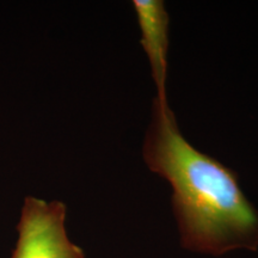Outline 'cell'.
I'll list each match as a JSON object with an SVG mask.
<instances>
[{
    "mask_svg": "<svg viewBox=\"0 0 258 258\" xmlns=\"http://www.w3.org/2000/svg\"><path fill=\"white\" fill-rule=\"evenodd\" d=\"M133 6L141 32V46L150 61L157 88L156 101L166 105L170 17L161 0H134Z\"/></svg>",
    "mask_w": 258,
    "mask_h": 258,
    "instance_id": "3957f363",
    "label": "cell"
},
{
    "mask_svg": "<svg viewBox=\"0 0 258 258\" xmlns=\"http://www.w3.org/2000/svg\"><path fill=\"white\" fill-rule=\"evenodd\" d=\"M64 221V203L25 198L11 258H85L82 247L70 240Z\"/></svg>",
    "mask_w": 258,
    "mask_h": 258,
    "instance_id": "7a4b0ae2",
    "label": "cell"
},
{
    "mask_svg": "<svg viewBox=\"0 0 258 258\" xmlns=\"http://www.w3.org/2000/svg\"><path fill=\"white\" fill-rule=\"evenodd\" d=\"M144 159L172 188L183 247L212 256L258 249V211L241 191L238 176L191 146L180 134L169 104L156 99Z\"/></svg>",
    "mask_w": 258,
    "mask_h": 258,
    "instance_id": "6da1fadb",
    "label": "cell"
}]
</instances>
